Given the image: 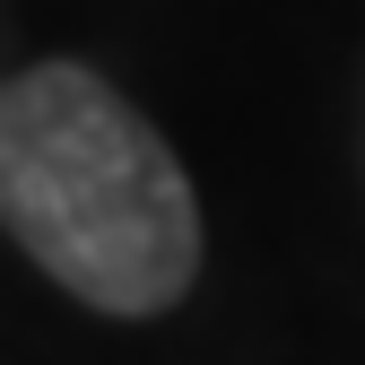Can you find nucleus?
I'll return each mask as SVG.
<instances>
[{
	"label": "nucleus",
	"instance_id": "nucleus-1",
	"mask_svg": "<svg viewBox=\"0 0 365 365\" xmlns=\"http://www.w3.org/2000/svg\"><path fill=\"white\" fill-rule=\"evenodd\" d=\"M0 226L53 287L113 322H148L200 279L192 174L87 61L0 78Z\"/></svg>",
	"mask_w": 365,
	"mask_h": 365
}]
</instances>
